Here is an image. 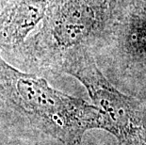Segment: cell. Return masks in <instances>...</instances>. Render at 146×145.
Returning a JSON list of instances; mask_svg holds the SVG:
<instances>
[{
    "instance_id": "obj_2",
    "label": "cell",
    "mask_w": 146,
    "mask_h": 145,
    "mask_svg": "<svg viewBox=\"0 0 146 145\" xmlns=\"http://www.w3.org/2000/svg\"><path fill=\"white\" fill-rule=\"evenodd\" d=\"M110 11V0H51L39 30L18 49L33 65L58 73L70 54L104 31Z\"/></svg>"
},
{
    "instance_id": "obj_3",
    "label": "cell",
    "mask_w": 146,
    "mask_h": 145,
    "mask_svg": "<svg viewBox=\"0 0 146 145\" xmlns=\"http://www.w3.org/2000/svg\"><path fill=\"white\" fill-rule=\"evenodd\" d=\"M58 73L76 78L88 91L94 106L103 113L105 130L121 145H146V123L141 103L123 94L103 75L89 49L74 51L60 64Z\"/></svg>"
},
{
    "instance_id": "obj_6",
    "label": "cell",
    "mask_w": 146,
    "mask_h": 145,
    "mask_svg": "<svg viewBox=\"0 0 146 145\" xmlns=\"http://www.w3.org/2000/svg\"><path fill=\"white\" fill-rule=\"evenodd\" d=\"M118 145H121V144H118Z\"/></svg>"
},
{
    "instance_id": "obj_5",
    "label": "cell",
    "mask_w": 146,
    "mask_h": 145,
    "mask_svg": "<svg viewBox=\"0 0 146 145\" xmlns=\"http://www.w3.org/2000/svg\"><path fill=\"white\" fill-rule=\"evenodd\" d=\"M4 2H5V0H0V13H1V11H2L3 5H4Z\"/></svg>"
},
{
    "instance_id": "obj_4",
    "label": "cell",
    "mask_w": 146,
    "mask_h": 145,
    "mask_svg": "<svg viewBox=\"0 0 146 145\" xmlns=\"http://www.w3.org/2000/svg\"><path fill=\"white\" fill-rule=\"evenodd\" d=\"M51 0H5L0 13V51L15 50L42 22Z\"/></svg>"
},
{
    "instance_id": "obj_1",
    "label": "cell",
    "mask_w": 146,
    "mask_h": 145,
    "mask_svg": "<svg viewBox=\"0 0 146 145\" xmlns=\"http://www.w3.org/2000/svg\"><path fill=\"white\" fill-rule=\"evenodd\" d=\"M0 99L46 135L65 145H79L87 131L103 129V113L94 105L52 88L24 73L0 55Z\"/></svg>"
}]
</instances>
